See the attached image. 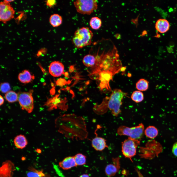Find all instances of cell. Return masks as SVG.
<instances>
[{
    "label": "cell",
    "mask_w": 177,
    "mask_h": 177,
    "mask_svg": "<svg viewBox=\"0 0 177 177\" xmlns=\"http://www.w3.org/2000/svg\"><path fill=\"white\" fill-rule=\"evenodd\" d=\"M95 134L96 136L91 141L92 147L96 150L100 151L108 148L106 140L102 137L98 136L97 133Z\"/></svg>",
    "instance_id": "cell-13"
},
{
    "label": "cell",
    "mask_w": 177,
    "mask_h": 177,
    "mask_svg": "<svg viewBox=\"0 0 177 177\" xmlns=\"http://www.w3.org/2000/svg\"><path fill=\"white\" fill-rule=\"evenodd\" d=\"M33 90L20 92L18 94V101L21 108L29 113H31L34 108V100L32 96Z\"/></svg>",
    "instance_id": "cell-8"
},
{
    "label": "cell",
    "mask_w": 177,
    "mask_h": 177,
    "mask_svg": "<svg viewBox=\"0 0 177 177\" xmlns=\"http://www.w3.org/2000/svg\"><path fill=\"white\" fill-rule=\"evenodd\" d=\"M0 106H1L4 103V100L3 99V97L1 95L0 96Z\"/></svg>",
    "instance_id": "cell-31"
},
{
    "label": "cell",
    "mask_w": 177,
    "mask_h": 177,
    "mask_svg": "<svg viewBox=\"0 0 177 177\" xmlns=\"http://www.w3.org/2000/svg\"><path fill=\"white\" fill-rule=\"evenodd\" d=\"M10 85L8 83L5 82L1 84L0 90L2 93H6L10 91Z\"/></svg>",
    "instance_id": "cell-27"
},
{
    "label": "cell",
    "mask_w": 177,
    "mask_h": 177,
    "mask_svg": "<svg viewBox=\"0 0 177 177\" xmlns=\"http://www.w3.org/2000/svg\"><path fill=\"white\" fill-rule=\"evenodd\" d=\"M4 1L10 3V2H11L14 1V0H4Z\"/></svg>",
    "instance_id": "cell-33"
},
{
    "label": "cell",
    "mask_w": 177,
    "mask_h": 177,
    "mask_svg": "<svg viewBox=\"0 0 177 177\" xmlns=\"http://www.w3.org/2000/svg\"><path fill=\"white\" fill-rule=\"evenodd\" d=\"M170 27L169 22L167 20L164 19L158 20L155 25L156 30L161 33H164L167 32L169 30Z\"/></svg>",
    "instance_id": "cell-15"
},
{
    "label": "cell",
    "mask_w": 177,
    "mask_h": 177,
    "mask_svg": "<svg viewBox=\"0 0 177 177\" xmlns=\"http://www.w3.org/2000/svg\"><path fill=\"white\" fill-rule=\"evenodd\" d=\"M136 170L138 174L139 177H144L141 174L140 171L138 169L136 168Z\"/></svg>",
    "instance_id": "cell-30"
},
{
    "label": "cell",
    "mask_w": 177,
    "mask_h": 177,
    "mask_svg": "<svg viewBox=\"0 0 177 177\" xmlns=\"http://www.w3.org/2000/svg\"><path fill=\"white\" fill-rule=\"evenodd\" d=\"M132 100L136 103L142 102L144 99V95L141 92L138 90L134 91L131 95Z\"/></svg>",
    "instance_id": "cell-23"
},
{
    "label": "cell",
    "mask_w": 177,
    "mask_h": 177,
    "mask_svg": "<svg viewBox=\"0 0 177 177\" xmlns=\"http://www.w3.org/2000/svg\"><path fill=\"white\" fill-rule=\"evenodd\" d=\"M74 157L77 166L82 165L86 163V157L84 155L78 153L75 155Z\"/></svg>",
    "instance_id": "cell-25"
},
{
    "label": "cell",
    "mask_w": 177,
    "mask_h": 177,
    "mask_svg": "<svg viewBox=\"0 0 177 177\" xmlns=\"http://www.w3.org/2000/svg\"><path fill=\"white\" fill-rule=\"evenodd\" d=\"M82 61L85 66L88 67H94L97 62V58L93 55L88 54L85 56Z\"/></svg>",
    "instance_id": "cell-18"
},
{
    "label": "cell",
    "mask_w": 177,
    "mask_h": 177,
    "mask_svg": "<svg viewBox=\"0 0 177 177\" xmlns=\"http://www.w3.org/2000/svg\"><path fill=\"white\" fill-rule=\"evenodd\" d=\"M95 67L94 73L97 75L103 71L111 72L114 75L125 69L122 66L117 50L115 46L112 49L103 53L98 57Z\"/></svg>",
    "instance_id": "cell-2"
},
{
    "label": "cell",
    "mask_w": 177,
    "mask_h": 177,
    "mask_svg": "<svg viewBox=\"0 0 177 177\" xmlns=\"http://www.w3.org/2000/svg\"><path fill=\"white\" fill-rule=\"evenodd\" d=\"M60 167L64 170H67L77 166L74 156H68L59 163Z\"/></svg>",
    "instance_id": "cell-14"
},
{
    "label": "cell",
    "mask_w": 177,
    "mask_h": 177,
    "mask_svg": "<svg viewBox=\"0 0 177 177\" xmlns=\"http://www.w3.org/2000/svg\"><path fill=\"white\" fill-rule=\"evenodd\" d=\"M46 5L50 8L53 7L56 4V2L55 0H48L46 1Z\"/></svg>",
    "instance_id": "cell-28"
},
{
    "label": "cell",
    "mask_w": 177,
    "mask_h": 177,
    "mask_svg": "<svg viewBox=\"0 0 177 177\" xmlns=\"http://www.w3.org/2000/svg\"><path fill=\"white\" fill-rule=\"evenodd\" d=\"M120 158H113V163L107 165L105 168L106 174L108 177L114 176L118 171L120 168Z\"/></svg>",
    "instance_id": "cell-12"
},
{
    "label": "cell",
    "mask_w": 177,
    "mask_h": 177,
    "mask_svg": "<svg viewBox=\"0 0 177 177\" xmlns=\"http://www.w3.org/2000/svg\"><path fill=\"white\" fill-rule=\"evenodd\" d=\"M30 171L27 173V177H44L45 176L42 171H38L30 167Z\"/></svg>",
    "instance_id": "cell-26"
},
{
    "label": "cell",
    "mask_w": 177,
    "mask_h": 177,
    "mask_svg": "<svg viewBox=\"0 0 177 177\" xmlns=\"http://www.w3.org/2000/svg\"><path fill=\"white\" fill-rule=\"evenodd\" d=\"M37 152L38 153H40L41 152V150L39 149H38L36 150Z\"/></svg>",
    "instance_id": "cell-34"
},
{
    "label": "cell",
    "mask_w": 177,
    "mask_h": 177,
    "mask_svg": "<svg viewBox=\"0 0 177 177\" xmlns=\"http://www.w3.org/2000/svg\"><path fill=\"white\" fill-rule=\"evenodd\" d=\"M66 103L65 101L56 96L49 99L45 105L48 108V109L49 111L59 108L62 110L65 111L68 108V106L66 104Z\"/></svg>",
    "instance_id": "cell-10"
},
{
    "label": "cell",
    "mask_w": 177,
    "mask_h": 177,
    "mask_svg": "<svg viewBox=\"0 0 177 177\" xmlns=\"http://www.w3.org/2000/svg\"><path fill=\"white\" fill-rule=\"evenodd\" d=\"M102 23L101 19L97 16L92 17L89 22L90 27L94 30H97L100 28L102 26Z\"/></svg>",
    "instance_id": "cell-22"
},
{
    "label": "cell",
    "mask_w": 177,
    "mask_h": 177,
    "mask_svg": "<svg viewBox=\"0 0 177 177\" xmlns=\"http://www.w3.org/2000/svg\"><path fill=\"white\" fill-rule=\"evenodd\" d=\"M64 66L63 64L59 61H55L50 64L49 71L50 74L54 77H58L63 74Z\"/></svg>",
    "instance_id": "cell-11"
},
{
    "label": "cell",
    "mask_w": 177,
    "mask_h": 177,
    "mask_svg": "<svg viewBox=\"0 0 177 177\" xmlns=\"http://www.w3.org/2000/svg\"><path fill=\"white\" fill-rule=\"evenodd\" d=\"M74 4L77 12L84 15L91 14L98 6L96 0H77L74 2Z\"/></svg>",
    "instance_id": "cell-6"
},
{
    "label": "cell",
    "mask_w": 177,
    "mask_h": 177,
    "mask_svg": "<svg viewBox=\"0 0 177 177\" xmlns=\"http://www.w3.org/2000/svg\"><path fill=\"white\" fill-rule=\"evenodd\" d=\"M15 146L17 148L22 149L25 148L28 144V141L26 137L20 134L17 136L14 140Z\"/></svg>",
    "instance_id": "cell-17"
},
{
    "label": "cell",
    "mask_w": 177,
    "mask_h": 177,
    "mask_svg": "<svg viewBox=\"0 0 177 177\" xmlns=\"http://www.w3.org/2000/svg\"><path fill=\"white\" fill-rule=\"evenodd\" d=\"M128 94L118 89H114L110 96L106 97L101 104L96 105L93 110L97 114H103L109 110L114 116H118L121 112L120 107L124 97L128 96Z\"/></svg>",
    "instance_id": "cell-3"
},
{
    "label": "cell",
    "mask_w": 177,
    "mask_h": 177,
    "mask_svg": "<svg viewBox=\"0 0 177 177\" xmlns=\"http://www.w3.org/2000/svg\"><path fill=\"white\" fill-rule=\"evenodd\" d=\"M58 131L66 137L83 140L87 137V131L84 119L74 114L61 115L55 120Z\"/></svg>",
    "instance_id": "cell-1"
},
{
    "label": "cell",
    "mask_w": 177,
    "mask_h": 177,
    "mask_svg": "<svg viewBox=\"0 0 177 177\" xmlns=\"http://www.w3.org/2000/svg\"><path fill=\"white\" fill-rule=\"evenodd\" d=\"M49 21L50 24L53 27L60 26L62 24V17L58 14H54L50 17Z\"/></svg>",
    "instance_id": "cell-19"
},
{
    "label": "cell",
    "mask_w": 177,
    "mask_h": 177,
    "mask_svg": "<svg viewBox=\"0 0 177 177\" xmlns=\"http://www.w3.org/2000/svg\"><path fill=\"white\" fill-rule=\"evenodd\" d=\"M149 82L147 80L142 78L140 79L136 83V87L138 90L145 91L148 88Z\"/></svg>",
    "instance_id": "cell-21"
},
{
    "label": "cell",
    "mask_w": 177,
    "mask_h": 177,
    "mask_svg": "<svg viewBox=\"0 0 177 177\" xmlns=\"http://www.w3.org/2000/svg\"><path fill=\"white\" fill-rule=\"evenodd\" d=\"M93 36V33L89 28L83 27L75 31L72 42L76 48H80L90 45Z\"/></svg>",
    "instance_id": "cell-4"
},
{
    "label": "cell",
    "mask_w": 177,
    "mask_h": 177,
    "mask_svg": "<svg viewBox=\"0 0 177 177\" xmlns=\"http://www.w3.org/2000/svg\"><path fill=\"white\" fill-rule=\"evenodd\" d=\"M79 177H90L87 174H84L81 175Z\"/></svg>",
    "instance_id": "cell-32"
},
{
    "label": "cell",
    "mask_w": 177,
    "mask_h": 177,
    "mask_svg": "<svg viewBox=\"0 0 177 177\" xmlns=\"http://www.w3.org/2000/svg\"><path fill=\"white\" fill-rule=\"evenodd\" d=\"M140 142V140L128 137L122 142V152L123 155L132 161L131 158L136 154L137 148Z\"/></svg>",
    "instance_id": "cell-7"
},
{
    "label": "cell",
    "mask_w": 177,
    "mask_h": 177,
    "mask_svg": "<svg viewBox=\"0 0 177 177\" xmlns=\"http://www.w3.org/2000/svg\"><path fill=\"white\" fill-rule=\"evenodd\" d=\"M15 11L10 3L4 0L0 3V20L3 23L14 18Z\"/></svg>",
    "instance_id": "cell-9"
},
{
    "label": "cell",
    "mask_w": 177,
    "mask_h": 177,
    "mask_svg": "<svg viewBox=\"0 0 177 177\" xmlns=\"http://www.w3.org/2000/svg\"><path fill=\"white\" fill-rule=\"evenodd\" d=\"M172 152L173 154L177 157V142L173 144L172 148Z\"/></svg>",
    "instance_id": "cell-29"
},
{
    "label": "cell",
    "mask_w": 177,
    "mask_h": 177,
    "mask_svg": "<svg viewBox=\"0 0 177 177\" xmlns=\"http://www.w3.org/2000/svg\"><path fill=\"white\" fill-rule=\"evenodd\" d=\"M157 129L153 126H149L144 131V134L148 137L153 139L155 138L158 134Z\"/></svg>",
    "instance_id": "cell-20"
},
{
    "label": "cell",
    "mask_w": 177,
    "mask_h": 177,
    "mask_svg": "<svg viewBox=\"0 0 177 177\" xmlns=\"http://www.w3.org/2000/svg\"><path fill=\"white\" fill-rule=\"evenodd\" d=\"M6 100L9 102L12 103L17 101L18 100V95L13 91H10L5 95Z\"/></svg>",
    "instance_id": "cell-24"
},
{
    "label": "cell",
    "mask_w": 177,
    "mask_h": 177,
    "mask_svg": "<svg viewBox=\"0 0 177 177\" xmlns=\"http://www.w3.org/2000/svg\"><path fill=\"white\" fill-rule=\"evenodd\" d=\"M18 78L21 82L26 84L31 82L35 77L29 71L25 70L19 74Z\"/></svg>",
    "instance_id": "cell-16"
},
{
    "label": "cell",
    "mask_w": 177,
    "mask_h": 177,
    "mask_svg": "<svg viewBox=\"0 0 177 177\" xmlns=\"http://www.w3.org/2000/svg\"><path fill=\"white\" fill-rule=\"evenodd\" d=\"M60 176L61 177H64V176L62 174H61Z\"/></svg>",
    "instance_id": "cell-35"
},
{
    "label": "cell",
    "mask_w": 177,
    "mask_h": 177,
    "mask_svg": "<svg viewBox=\"0 0 177 177\" xmlns=\"http://www.w3.org/2000/svg\"><path fill=\"white\" fill-rule=\"evenodd\" d=\"M144 126L141 123L136 126L128 127L124 125L120 126L117 130V133L118 135H126L131 138L141 140L144 133Z\"/></svg>",
    "instance_id": "cell-5"
}]
</instances>
